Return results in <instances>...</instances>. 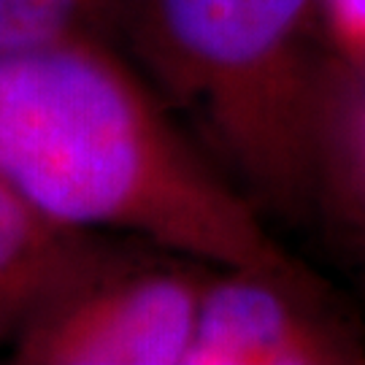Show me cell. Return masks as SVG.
<instances>
[{
	"mask_svg": "<svg viewBox=\"0 0 365 365\" xmlns=\"http://www.w3.org/2000/svg\"><path fill=\"white\" fill-rule=\"evenodd\" d=\"M0 182L81 230H128L217 268L303 276L92 36L0 52Z\"/></svg>",
	"mask_w": 365,
	"mask_h": 365,
	"instance_id": "obj_1",
	"label": "cell"
},
{
	"mask_svg": "<svg viewBox=\"0 0 365 365\" xmlns=\"http://www.w3.org/2000/svg\"><path fill=\"white\" fill-rule=\"evenodd\" d=\"M135 49L260 203L319 173L327 98L306 54L322 0H128Z\"/></svg>",
	"mask_w": 365,
	"mask_h": 365,
	"instance_id": "obj_2",
	"label": "cell"
},
{
	"mask_svg": "<svg viewBox=\"0 0 365 365\" xmlns=\"http://www.w3.org/2000/svg\"><path fill=\"white\" fill-rule=\"evenodd\" d=\"M200 292L179 271L103 262L30 317L14 339V363L182 365Z\"/></svg>",
	"mask_w": 365,
	"mask_h": 365,
	"instance_id": "obj_3",
	"label": "cell"
},
{
	"mask_svg": "<svg viewBox=\"0 0 365 365\" xmlns=\"http://www.w3.org/2000/svg\"><path fill=\"white\" fill-rule=\"evenodd\" d=\"M357 360L349 336L312 303L309 276L225 268L203 284L182 365H322Z\"/></svg>",
	"mask_w": 365,
	"mask_h": 365,
	"instance_id": "obj_4",
	"label": "cell"
},
{
	"mask_svg": "<svg viewBox=\"0 0 365 365\" xmlns=\"http://www.w3.org/2000/svg\"><path fill=\"white\" fill-rule=\"evenodd\" d=\"M106 262L90 230L54 220L0 182V341Z\"/></svg>",
	"mask_w": 365,
	"mask_h": 365,
	"instance_id": "obj_5",
	"label": "cell"
},
{
	"mask_svg": "<svg viewBox=\"0 0 365 365\" xmlns=\"http://www.w3.org/2000/svg\"><path fill=\"white\" fill-rule=\"evenodd\" d=\"M122 0H0V52L84 38Z\"/></svg>",
	"mask_w": 365,
	"mask_h": 365,
	"instance_id": "obj_6",
	"label": "cell"
},
{
	"mask_svg": "<svg viewBox=\"0 0 365 365\" xmlns=\"http://www.w3.org/2000/svg\"><path fill=\"white\" fill-rule=\"evenodd\" d=\"M349 138L341 144V160H336L341 173V190L349 197L357 217L365 222V103L354 117L352 128L346 130Z\"/></svg>",
	"mask_w": 365,
	"mask_h": 365,
	"instance_id": "obj_7",
	"label": "cell"
},
{
	"mask_svg": "<svg viewBox=\"0 0 365 365\" xmlns=\"http://www.w3.org/2000/svg\"><path fill=\"white\" fill-rule=\"evenodd\" d=\"M330 30L349 52L365 57V0H322Z\"/></svg>",
	"mask_w": 365,
	"mask_h": 365,
	"instance_id": "obj_8",
	"label": "cell"
}]
</instances>
